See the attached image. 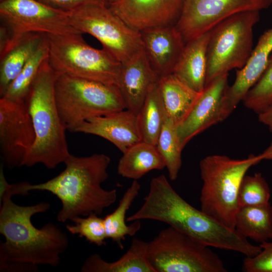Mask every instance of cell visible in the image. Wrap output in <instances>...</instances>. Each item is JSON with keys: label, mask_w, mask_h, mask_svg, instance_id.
<instances>
[{"label": "cell", "mask_w": 272, "mask_h": 272, "mask_svg": "<svg viewBox=\"0 0 272 272\" xmlns=\"http://www.w3.org/2000/svg\"><path fill=\"white\" fill-rule=\"evenodd\" d=\"M12 197L6 192L0 199V233L5 238L0 244V271H36L39 265L58 266L69 246L67 234L52 223L38 229L31 221L50 205L19 206Z\"/></svg>", "instance_id": "1"}, {"label": "cell", "mask_w": 272, "mask_h": 272, "mask_svg": "<svg viewBox=\"0 0 272 272\" xmlns=\"http://www.w3.org/2000/svg\"><path fill=\"white\" fill-rule=\"evenodd\" d=\"M142 206L126 219L127 222L142 219L168 224L209 246L236 251L253 256L261 250L236 229L232 230L186 201L173 189L166 176L152 179L149 191Z\"/></svg>", "instance_id": "2"}, {"label": "cell", "mask_w": 272, "mask_h": 272, "mask_svg": "<svg viewBox=\"0 0 272 272\" xmlns=\"http://www.w3.org/2000/svg\"><path fill=\"white\" fill-rule=\"evenodd\" d=\"M110 158L103 154L77 157L70 154L59 174L43 183L31 184L24 181L15 184L17 195H26L32 190L48 191L61 201L57 215L59 222L91 214L100 215L117 199L116 189L107 190L101 184L108 178Z\"/></svg>", "instance_id": "3"}, {"label": "cell", "mask_w": 272, "mask_h": 272, "mask_svg": "<svg viewBox=\"0 0 272 272\" xmlns=\"http://www.w3.org/2000/svg\"><path fill=\"white\" fill-rule=\"evenodd\" d=\"M58 74L49 64L48 58L42 65L26 99L34 131V144L24 166L42 164L53 169L64 163L70 153L65 131L54 96V84Z\"/></svg>", "instance_id": "4"}, {"label": "cell", "mask_w": 272, "mask_h": 272, "mask_svg": "<svg viewBox=\"0 0 272 272\" xmlns=\"http://www.w3.org/2000/svg\"><path fill=\"white\" fill-rule=\"evenodd\" d=\"M261 161L259 154H251L241 160L222 155L202 159L199 163L203 182L200 210L224 226L235 230L240 184L247 171Z\"/></svg>", "instance_id": "5"}, {"label": "cell", "mask_w": 272, "mask_h": 272, "mask_svg": "<svg viewBox=\"0 0 272 272\" xmlns=\"http://www.w3.org/2000/svg\"><path fill=\"white\" fill-rule=\"evenodd\" d=\"M54 89L59 116L70 132L89 118L126 109L116 86L58 74Z\"/></svg>", "instance_id": "6"}, {"label": "cell", "mask_w": 272, "mask_h": 272, "mask_svg": "<svg viewBox=\"0 0 272 272\" xmlns=\"http://www.w3.org/2000/svg\"><path fill=\"white\" fill-rule=\"evenodd\" d=\"M82 33L46 34L48 61L57 74L117 86L121 63L104 49L88 44Z\"/></svg>", "instance_id": "7"}, {"label": "cell", "mask_w": 272, "mask_h": 272, "mask_svg": "<svg viewBox=\"0 0 272 272\" xmlns=\"http://www.w3.org/2000/svg\"><path fill=\"white\" fill-rule=\"evenodd\" d=\"M259 19V11L240 12L209 30L205 87L232 69L244 66L253 49V29Z\"/></svg>", "instance_id": "8"}, {"label": "cell", "mask_w": 272, "mask_h": 272, "mask_svg": "<svg viewBox=\"0 0 272 272\" xmlns=\"http://www.w3.org/2000/svg\"><path fill=\"white\" fill-rule=\"evenodd\" d=\"M148 260L156 272H227L209 246L169 226L147 243Z\"/></svg>", "instance_id": "9"}, {"label": "cell", "mask_w": 272, "mask_h": 272, "mask_svg": "<svg viewBox=\"0 0 272 272\" xmlns=\"http://www.w3.org/2000/svg\"><path fill=\"white\" fill-rule=\"evenodd\" d=\"M67 15L74 28L93 36L121 63L143 48L140 32L127 25L108 5L85 4L67 12Z\"/></svg>", "instance_id": "10"}, {"label": "cell", "mask_w": 272, "mask_h": 272, "mask_svg": "<svg viewBox=\"0 0 272 272\" xmlns=\"http://www.w3.org/2000/svg\"><path fill=\"white\" fill-rule=\"evenodd\" d=\"M0 17L10 36L8 45L0 57L27 33L51 35L82 33L71 24L67 12L52 8L36 0L0 1Z\"/></svg>", "instance_id": "11"}, {"label": "cell", "mask_w": 272, "mask_h": 272, "mask_svg": "<svg viewBox=\"0 0 272 272\" xmlns=\"http://www.w3.org/2000/svg\"><path fill=\"white\" fill-rule=\"evenodd\" d=\"M35 140L26 100L0 99V153L9 169L24 166Z\"/></svg>", "instance_id": "12"}, {"label": "cell", "mask_w": 272, "mask_h": 272, "mask_svg": "<svg viewBox=\"0 0 272 272\" xmlns=\"http://www.w3.org/2000/svg\"><path fill=\"white\" fill-rule=\"evenodd\" d=\"M272 0H185L175 26L185 43L236 13L266 9Z\"/></svg>", "instance_id": "13"}, {"label": "cell", "mask_w": 272, "mask_h": 272, "mask_svg": "<svg viewBox=\"0 0 272 272\" xmlns=\"http://www.w3.org/2000/svg\"><path fill=\"white\" fill-rule=\"evenodd\" d=\"M185 0H116L109 9L130 27L138 31L176 25Z\"/></svg>", "instance_id": "14"}, {"label": "cell", "mask_w": 272, "mask_h": 272, "mask_svg": "<svg viewBox=\"0 0 272 272\" xmlns=\"http://www.w3.org/2000/svg\"><path fill=\"white\" fill-rule=\"evenodd\" d=\"M228 74L207 85L185 118L177 126L182 149L195 135L221 122L222 99L228 85Z\"/></svg>", "instance_id": "15"}, {"label": "cell", "mask_w": 272, "mask_h": 272, "mask_svg": "<svg viewBox=\"0 0 272 272\" xmlns=\"http://www.w3.org/2000/svg\"><path fill=\"white\" fill-rule=\"evenodd\" d=\"M271 52L272 29H269L260 36L246 64L237 70L234 83L226 89L222 102L221 121L231 114L261 77Z\"/></svg>", "instance_id": "16"}, {"label": "cell", "mask_w": 272, "mask_h": 272, "mask_svg": "<svg viewBox=\"0 0 272 272\" xmlns=\"http://www.w3.org/2000/svg\"><path fill=\"white\" fill-rule=\"evenodd\" d=\"M147 59L159 78L172 74L185 46L175 25L140 32Z\"/></svg>", "instance_id": "17"}, {"label": "cell", "mask_w": 272, "mask_h": 272, "mask_svg": "<svg viewBox=\"0 0 272 272\" xmlns=\"http://www.w3.org/2000/svg\"><path fill=\"white\" fill-rule=\"evenodd\" d=\"M71 132L100 137L111 142L122 153L142 141L137 116L127 109L89 118Z\"/></svg>", "instance_id": "18"}, {"label": "cell", "mask_w": 272, "mask_h": 272, "mask_svg": "<svg viewBox=\"0 0 272 272\" xmlns=\"http://www.w3.org/2000/svg\"><path fill=\"white\" fill-rule=\"evenodd\" d=\"M159 79L151 67L143 48L121 63L117 87L126 109L137 116L150 90Z\"/></svg>", "instance_id": "19"}, {"label": "cell", "mask_w": 272, "mask_h": 272, "mask_svg": "<svg viewBox=\"0 0 272 272\" xmlns=\"http://www.w3.org/2000/svg\"><path fill=\"white\" fill-rule=\"evenodd\" d=\"M210 31L185 43L173 74L197 92H203L207 72Z\"/></svg>", "instance_id": "20"}, {"label": "cell", "mask_w": 272, "mask_h": 272, "mask_svg": "<svg viewBox=\"0 0 272 272\" xmlns=\"http://www.w3.org/2000/svg\"><path fill=\"white\" fill-rule=\"evenodd\" d=\"M147 243L133 238L128 250L113 262L104 260L98 253L92 254L84 262L81 271L156 272L148 259Z\"/></svg>", "instance_id": "21"}, {"label": "cell", "mask_w": 272, "mask_h": 272, "mask_svg": "<svg viewBox=\"0 0 272 272\" xmlns=\"http://www.w3.org/2000/svg\"><path fill=\"white\" fill-rule=\"evenodd\" d=\"M158 86L166 114L177 126L188 115L202 92L195 91L173 74L160 78Z\"/></svg>", "instance_id": "22"}, {"label": "cell", "mask_w": 272, "mask_h": 272, "mask_svg": "<svg viewBox=\"0 0 272 272\" xmlns=\"http://www.w3.org/2000/svg\"><path fill=\"white\" fill-rule=\"evenodd\" d=\"M166 167L165 161L156 145L140 141L123 153L117 165L121 176L138 180L153 170Z\"/></svg>", "instance_id": "23"}, {"label": "cell", "mask_w": 272, "mask_h": 272, "mask_svg": "<svg viewBox=\"0 0 272 272\" xmlns=\"http://www.w3.org/2000/svg\"><path fill=\"white\" fill-rule=\"evenodd\" d=\"M46 34H24L3 56L0 57V96L2 97L12 82L37 50Z\"/></svg>", "instance_id": "24"}, {"label": "cell", "mask_w": 272, "mask_h": 272, "mask_svg": "<svg viewBox=\"0 0 272 272\" xmlns=\"http://www.w3.org/2000/svg\"><path fill=\"white\" fill-rule=\"evenodd\" d=\"M235 229L257 242L272 240V206L270 202L240 207L235 217Z\"/></svg>", "instance_id": "25"}, {"label": "cell", "mask_w": 272, "mask_h": 272, "mask_svg": "<svg viewBox=\"0 0 272 272\" xmlns=\"http://www.w3.org/2000/svg\"><path fill=\"white\" fill-rule=\"evenodd\" d=\"M141 185L137 180H133L119 201L116 209L104 218L107 237L116 243L120 249L123 248L122 241L127 235L132 236L141 227L140 220H136L129 225L125 223V215L135 198L138 196Z\"/></svg>", "instance_id": "26"}, {"label": "cell", "mask_w": 272, "mask_h": 272, "mask_svg": "<svg viewBox=\"0 0 272 272\" xmlns=\"http://www.w3.org/2000/svg\"><path fill=\"white\" fill-rule=\"evenodd\" d=\"M158 83L150 90L137 115L142 141L156 146L167 116L159 93Z\"/></svg>", "instance_id": "27"}, {"label": "cell", "mask_w": 272, "mask_h": 272, "mask_svg": "<svg viewBox=\"0 0 272 272\" xmlns=\"http://www.w3.org/2000/svg\"><path fill=\"white\" fill-rule=\"evenodd\" d=\"M48 58V48L45 36L37 50L1 98L14 101H25L42 65Z\"/></svg>", "instance_id": "28"}, {"label": "cell", "mask_w": 272, "mask_h": 272, "mask_svg": "<svg viewBox=\"0 0 272 272\" xmlns=\"http://www.w3.org/2000/svg\"><path fill=\"white\" fill-rule=\"evenodd\" d=\"M156 147L165 161L169 178L172 181L175 180L182 165L183 149L178 138L177 125L168 116L164 122Z\"/></svg>", "instance_id": "29"}, {"label": "cell", "mask_w": 272, "mask_h": 272, "mask_svg": "<svg viewBox=\"0 0 272 272\" xmlns=\"http://www.w3.org/2000/svg\"><path fill=\"white\" fill-rule=\"evenodd\" d=\"M272 101V52L263 74L248 91L242 101L247 108L259 114Z\"/></svg>", "instance_id": "30"}, {"label": "cell", "mask_w": 272, "mask_h": 272, "mask_svg": "<svg viewBox=\"0 0 272 272\" xmlns=\"http://www.w3.org/2000/svg\"><path fill=\"white\" fill-rule=\"evenodd\" d=\"M270 198L269 187L260 173L244 177L238 194L240 208L266 204Z\"/></svg>", "instance_id": "31"}, {"label": "cell", "mask_w": 272, "mask_h": 272, "mask_svg": "<svg viewBox=\"0 0 272 272\" xmlns=\"http://www.w3.org/2000/svg\"><path fill=\"white\" fill-rule=\"evenodd\" d=\"M96 214L86 217L78 216L73 218L74 224L66 225L67 230L73 235L83 237L91 243L98 246L106 245L107 239L104 219Z\"/></svg>", "instance_id": "32"}, {"label": "cell", "mask_w": 272, "mask_h": 272, "mask_svg": "<svg viewBox=\"0 0 272 272\" xmlns=\"http://www.w3.org/2000/svg\"><path fill=\"white\" fill-rule=\"evenodd\" d=\"M261 251L251 257H246L242 269L245 272H272V240L260 243Z\"/></svg>", "instance_id": "33"}, {"label": "cell", "mask_w": 272, "mask_h": 272, "mask_svg": "<svg viewBox=\"0 0 272 272\" xmlns=\"http://www.w3.org/2000/svg\"><path fill=\"white\" fill-rule=\"evenodd\" d=\"M47 6L65 12L71 11L87 3H99L108 5L107 0H36Z\"/></svg>", "instance_id": "34"}, {"label": "cell", "mask_w": 272, "mask_h": 272, "mask_svg": "<svg viewBox=\"0 0 272 272\" xmlns=\"http://www.w3.org/2000/svg\"><path fill=\"white\" fill-rule=\"evenodd\" d=\"M258 115V120L267 126L272 132V101L267 107Z\"/></svg>", "instance_id": "35"}, {"label": "cell", "mask_w": 272, "mask_h": 272, "mask_svg": "<svg viewBox=\"0 0 272 272\" xmlns=\"http://www.w3.org/2000/svg\"><path fill=\"white\" fill-rule=\"evenodd\" d=\"M4 164L1 165L0 168V199H1L5 193L9 190L11 184L7 181L4 172Z\"/></svg>", "instance_id": "36"}, {"label": "cell", "mask_w": 272, "mask_h": 272, "mask_svg": "<svg viewBox=\"0 0 272 272\" xmlns=\"http://www.w3.org/2000/svg\"><path fill=\"white\" fill-rule=\"evenodd\" d=\"M259 155L262 160H272V142L270 145Z\"/></svg>", "instance_id": "37"}, {"label": "cell", "mask_w": 272, "mask_h": 272, "mask_svg": "<svg viewBox=\"0 0 272 272\" xmlns=\"http://www.w3.org/2000/svg\"><path fill=\"white\" fill-rule=\"evenodd\" d=\"M108 3V4H110V3H111L112 2H114V1H116V0H107Z\"/></svg>", "instance_id": "38"}, {"label": "cell", "mask_w": 272, "mask_h": 272, "mask_svg": "<svg viewBox=\"0 0 272 272\" xmlns=\"http://www.w3.org/2000/svg\"><path fill=\"white\" fill-rule=\"evenodd\" d=\"M3 1V0H0V1Z\"/></svg>", "instance_id": "39"}]
</instances>
